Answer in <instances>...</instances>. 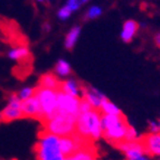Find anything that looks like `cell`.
Returning a JSON list of instances; mask_svg holds the SVG:
<instances>
[{"label": "cell", "mask_w": 160, "mask_h": 160, "mask_svg": "<svg viewBox=\"0 0 160 160\" xmlns=\"http://www.w3.org/2000/svg\"><path fill=\"white\" fill-rule=\"evenodd\" d=\"M101 117L102 113L94 109L88 112L80 113L76 120V133L90 141L99 140L103 137Z\"/></svg>", "instance_id": "1"}, {"label": "cell", "mask_w": 160, "mask_h": 160, "mask_svg": "<svg viewBox=\"0 0 160 160\" xmlns=\"http://www.w3.org/2000/svg\"><path fill=\"white\" fill-rule=\"evenodd\" d=\"M78 117L56 112L52 118L44 121V131L57 137H68L76 132Z\"/></svg>", "instance_id": "2"}, {"label": "cell", "mask_w": 160, "mask_h": 160, "mask_svg": "<svg viewBox=\"0 0 160 160\" xmlns=\"http://www.w3.org/2000/svg\"><path fill=\"white\" fill-rule=\"evenodd\" d=\"M35 151L37 160H64L66 158L59 149V137L46 131L40 133Z\"/></svg>", "instance_id": "3"}, {"label": "cell", "mask_w": 160, "mask_h": 160, "mask_svg": "<svg viewBox=\"0 0 160 160\" xmlns=\"http://www.w3.org/2000/svg\"><path fill=\"white\" fill-rule=\"evenodd\" d=\"M35 96L38 99L42 109V122L46 121L47 119L53 117L56 113V99L57 91L51 90V88L37 86Z\"/></svg>", "instance_id": "4"}, {"label": "cell", "mask_w": 160, "mask_h": 160, "mask_svg": "<svg viewBox=\"0 0 160 160\" xmlns=\"http://www.w3.org/2000/svg\"><path fill=\"white\" fill-rule=\"evenodd\" d=\"M80 98L69 95L65 92L58 90L56 99V112L78 117L80 113Z\"/></svg>", "instance_id": "5"}, {"label": "cell", "mask_w": 160, "mask_h": 160, "mask_svg": "<svg viewBox=\"0 0 160 160\" xmlns=\"http://www.w3.org/2000/svg\"><path fill=\"white\" fill-rule=\"evenodd\" d=\"M128 121L126 117H123L120 121H118L113 126L109 127L108 129L103 131V137L107 139L108 141L111 142L112 144L117 146L121 141L126 140L127 128H128Z\"/></svg>", "instance_id": "6"}, {"label": "cell", "mask_w": 160, "mask_h": 160, "mask_svg": "<svg viewBox=\"0 0 160 160\" xmlns=\"http://www.w3.org/2000/svg\"><path fill=\"white\" fill-rule=\"evenodd\" d=\"M1 115H2V122H11L24 118L22 111V101L19 100L17 94H12L9 98L8 104L1 112Z\"/></svg>", "instance_id": "7"}, {"label": "cell", "mask_w": 160, "mask_h": 160, "mask_svg": "<svg viewBox=\"0 0 160 160\" xmlns=\"http://www.w3.org/2000/svg\"><path fill=\"white\" fill-rule=\"evenodd\" d=\"M146 155L160 157V133H148L140 139Z\"/></svg>", "instance_id": "8"}, {"label": "cell", "mask_w": 160, "mask_h": 160, "mask_svg": "<svg viewBox=\"0 0 160 160\" xmlns=\"http://www.w3.org/2000/svg\"><path fill=\"white\" fill-rule=\"evenodd\" d=\"M82 98L91 104L94 110H100L102 102L107 99V96L95 88L84 85H82Z\"/></svg>", "instance_id": "9"}, {"label": "cell", "mask_w": 160, "mask_h": 160, "mask_svg": "<svg viewBox=\"0 0 160 160\" xmlns=\"http://www.w3.org/2000/svg\"><path fill=\"white\" fill-rule=\"evenodd\" d=\"M22 111L24 118H34L42 120V109L39 101L36 96H32L29 99L22 101Z\"/></svg>", "instance_id": "10"}, {"label": "cell", "mask_w": 160, "mask_h": 160, "mask_svg": "<svg viewBox=\"0 0 160 160\" xmlns=\"http://www.w3.org/2000/svg\"><path fill=\"white\" fill-rule=\"evenodd\" d=\"M139 29V24L136 20L129 19L127 20L122 26V30H121L120 37L124 43H130L131 40L133 39L134 36L137 35Z\"/></svg>", "instance_id": "11"}, {"label": "cell", "mask_w": 160, "mask_h": 160, "mask_svg": "<svg viewBox=\"0 0 160 160\" xmlns=\"http://www.w3.org/2000/svg\"><path fill=\"white\" fill-rule=\"evenodd\" d=\"M59 90L65 92V93L69 94V95L80 98L81 93H82V84H80L78 81L69 78V80H66V81H62Z\"/></svg>", "instance_id": "12"}, {"label": "cell", "mask_w": 160, "mask_h": 160, "mask_svg": "<svg viewBox=\"0 0 160 160\" xmlns=\"http://www.w3.org/2000/svg\"><path fill=\"white\" fill-rule=\"evenodd\" d=\"M61 83L62 81H59L54 74H44L43 76H40L38 86L58 91L61 88Z\"/></svg>", "instance_id": "13"}, {"label": "cell", "mask_w": 160, "mask_h": 160, "mask_svg": "<svg viewBox=\"0 0 160 160\" xmlns=\"http://www.w3.org/2000/svg\"><path fill=\"white\" fill-rule=\"evenodd\" d=\"M8 56L13 61L22 62L28 59V57L30 56V52L26 46H18V47H15L9 51Z\"/></svg>", "instance_id": "14"}, {"label": "cell", "mask_w": 160, "mask_h": 160, "mask_svg": "<svg viewBox=\"0 0 160 160\" xmlns=\"http://www.w3.org/2000/svg\"><path fill=\"white\" fill-rule=\"evenodd\" d=\"M80 35H81V27L80 26L73 27L72 29L67 32L66 37H65V47L67 49H73L74 46L76 45V43H78Z\"/></svg>", "instance_id": "15"}, {"label": "cell", "mask_w": 160, "mask_h": 160, "mask_svg": "<svg viewBox=\"0 0 160 160\" xmlns=\"http://www.w3.org/2000/svg\"><path fill=\"white\" fill-rule=\"evenodd\" d=\"M99 111L102 114H113V115L122 114V112H121V110L119 109V107H117L114 103H112V102L109 101L108 99H105L102 102Z\"/></svg>", "instance_id": "16"}, {"label": "cell", "mask_w": 160, "mask_h": 160, "mask_svg": "<svg viewBox=\"0 0 160 160\" xmlns=\"http://www.w3.org/2000/svg\"><path fill=\"white\" fill-rule=\"evenodd\" d=\"M55 73L58 76H62V78L67 76L71 73V66H69V64L65 59H59L57 62L56 66H55Z\"/></svg>", "instance_id": "17"}, {"label": "cell", "mask_w": 160, "mask_h": 160, "mask_svg": "<svg viewBox=\"0 0 160 160\" xmlns=\"http://www.w3.org/2000/svg\"><path fill=\"white\" fill-rule=\"evenodd\" d=\"M103 12V9L98 5L91 6L90 8L88 9L85 13V18L86 19H96L98 17H100Z\"/></svg>", "instance_id": "18"}, {"label": "cell", "mask_w": 160, "mask_h": 160, "mask_svg": "<svg viewBox=\"0 0 160 160\" xmlns=\"http://www.w3.org/2000/svg\"><path fill=\"white\" fill-rule=\"evenodd\" d=\"M35 92H36V88H24L22 90H20V91L17 93V96L19 98L20 101H25V100L34 96Z\"/></svg>", "instance_id": "19"}, {"label": "cell", "mask_w": 160, "mask_h": 160, "mask_svg": "<svg viewBox=\"0 0 160 160\" xmlns=\"http://www.w3.org/2000/svg\"><path fill=\"white\" fill-rule=\"evenodd\" d=\"M82 5L83 3L81 0H66V3H65V6H66L67 8L72 11V12L78 11V9L81 8V6Z\"/></svg>", "instance_id": "20"}, {"label": "cell", "mask_w": 160, "mask_h": 160, "mask_svg": "<svg viewBox=\"0 0 160 160\" xmlns=\"http://www.w3.org/2000/svg\"><path fill=\"white\" fill-rule=\"evenodd\" d=\"M126 140L128 141H134V140H138V132L132 126L129 124L128 128H127V133H126Z\"/></svg>", "instance_id": "21"}, {"label": "cell", "mask_w": 160, "mask_h": 160, "mask_svg": "<svg viewBox=\"0 0 160 160\" xmlns=\"http://www.w3.org/2000/svg\"><path fill=\"white\" fill-rule=\"evenodd\" d=\"M72 15V11L67 8L66 6H63L62 8H59V10L57 11V17H58L61 20H66L71 17Z\"/></svg>", "instance_id": "22"}, {"label": "cell", "mask_w": 160, "mask_h": 160, "mask_svg": "<svg viewBox=\"0 0 160 160\" xmlns=\"http://www.w3.org/2000/svg\"><path fill=\"white\" fill-rule=\"evenodd\" d=\"M91 110H93L92 105L88 103L85 99H83L82 98V99H81V102H80V113L88 112V111H91ZM80 113H78V114H80Z\"/></svg>", "instance_id": "23"}, {"label": "cell", "mask_w": 160, "mask_h": 160, "mask_svg": "<svg viewBox=\"0 0 160 160\" xmlns=\"http://www.w3.org/2000/svg\"><path fill=\"white\" fill-rule=\"evenodd\" d=\"M149 130L151 133H160V124L158 121H151L149 123Z\"/></svg>", "instance_id": "24"}, {"label": "cell", "mask_w": 160, "mask_h": 160, "mask_svg": "<svg viewBox=\"0 0 160 160\" xmlns=\"http://www.w3.org/2000/svg\"><path fill=\"white\" fill-rule=\"evenodd\" d=\"M128 160H149V159H148V157H147L146 153H142V155L137 156V157L131 158V159H128Z\"/></svg>", "instance_id": "25"}, {"label": "cell", "mask_w": 160, "mask_h": 160, "mask_svg": "<svg viewBox=\"0 0 160 160\" xmlns=\"http://www.w3.org/2000/svg\"><path fill=\"white\" fill-rule=\"evenodd\" d=\"M155 42L158 46H160V32H158V34L155 36Z\"/></svg>", "instance_id": "26"}, {"label": "cell", "mask_w": 160, "mask_h": 160, "mask_svg": "<svg viewBox=\"0 0 160 160\" xmlns=\"http://www.w3.org/2000/svg\"><path fill=\"white\" fill-rule=\"evenodd\" d=\"M81 1H82V3H86V2H88L90 0H81Z\"/></svg>", "instance_id": "27"}, {"label": "cell", "mask_w": 160, "mask_h": 160, "mask_svg": "<svg viewBox=\"0 0 160 160\" xmlns=\"http://www.w3.org/2000/svg\"><path fill=\"white\" fill-rule=\"evenodd\" d=\"M36 1H38V2H44V1H47V0H36Z\"/></svg>", "instance_id": "28"}, {"label": "cell", "mask_w": 160, "mask_h": 160, "mask_svg": "<svg viewBox=\"0 0 160 160\" xmlns=\"http://www.w3.org/2000/svg\"><path fill=\"white\" fill-rule=\"evenodd\" d=\"M2 121V115H1V112H0V122Z\"/></svg>", "instance_id": "29"}, {"label": "cell", "mask_w": 160, "mask_h": 160, "mask_svg": "<svg viewBox=\"0 0 160 160\" xmlns=\"http://www.w3.org/2000/svg\"><path fill=\"white\" fill-rule=\"evenodd\" d=\"M158 122H159V124H160V118H159V120H158Z\"/></svg>", "instance_id": "30"}, {"label": "cell", "mask_w": 160, "mask_h": 160, "mask_svg": "<svg viewBox=\"0 0 160 160\" xmlns=\"http://www.w3.org/2000/svg\"><path fill=\"white\" fill-rule=\"evenodd\" d=\"M64 160H68V158H65V159Z\"/></svg>", "instance_id": "31"}, {"label": "cell", "mask_w": 160, "mask_h": 160, "mask_svg": "<svg viewBox=\"0 0 160 160\" xmlns=\"http://www.w3.org/2000/svg\"><path fill=\"white\" fill-rule=\"evenodd\" d=\"M158 160H160V157H158Z\"/></svg>", "instance_id": "32"}, {"label": "cell", "mask_w": 160, "mask_h": 160, "mask_svg": "<svg viewBox=\"0 0 160 160\" xmlns=\"http://www.w3.org/2000/svg\"><path fill=\"white\" fill-rule=\"evenodd\" d=\"M94 160H98V159H94Z\"/></svg>", "instance_id": "33"}]
</instances>
